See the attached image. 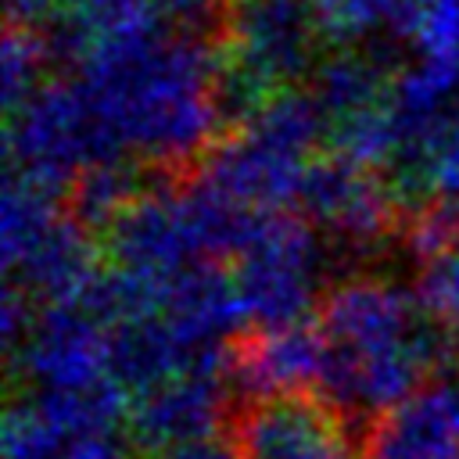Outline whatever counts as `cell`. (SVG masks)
Segmentation results:
<instances>
[{"instance_id": "d4e9b609", "label": "cell", "mask_w": 459, "mask_h": 459, "mask_svg": "<svg viewBox=\"0 0 459 459\" xmlns=\"http://www.w3.org/2000/svg\"><path fill=\"white\" fill-rule=\"evenodd\" d=\"M420 298L423 305L445 323V326H455L459 330V247L427 262L423 265V276H420Z\"/></svg>"}, {"instance_id": "7402d4cb", "label": "cell", "mask_w": 459, "mask_h": 459, "mask_svg": "<svg viewBox=\"0 0 459 459\" xmlns=\"http://www.w3.org/2000/svg\"><path fill=\"white\" fill-rule=\"evenodd\" d=\"M47 65H50L47 39L29 25H7L0 43V93H4L7 115L18 111L47 82L43 75Z\"/></svg>"}, {"instance_id": "5bb4252c", "label": "cell", "mask_w": 459, "mask_h": 459, "mask_svg": "<svg viewBox=\"0 0 459 459\" xmlns=\"http://www.w3.org/2000/svg\"><path fill=\"white\" fill-rule=\"evenodd\" d=\"M326 362L323 326L305 319L294 326L258 330L251 341L233 351V384L251 398H280V394H308L319 387Z\"/></svg>"}, {"instance_id": "3957f363", "label": "cell", "mask_w": 459, "mask_h": 459, "mask_svg": "<svg viewBox=\"0 0 459 459\" xmlns=\"http://www.w3.org/2000/svg\"><path fill=\"white\" fill-rule=\"evenodd\" d=\"M122 158L129 154L75 75L47 79L18 111L7 115V169L43 179L65 194L86 169Z\"/></svg>"}, {"instance_id": "ac0fdd59", "label": "cell", "mask_w": 459, "mask_h": 459, "mask_svg": "<svg viewBox=\"0 0 459 459\" xmlns=\"http://www.w3.org/2000/svg\"><path fill=\"white\" fill-rule=\"evenodd\" d=\"M308 79H312L308 93L319 100L330 126L380 108L391 93V75H387L384 54L362 50V47L333 50L330 57H323L316 65V72Z\"/></svg>"}, {"instance_id": "cb8c5ba5", "label": "cell", "mask_w": 459, "mask_h": 459, "mask_svg": "<svg viewBox=\"0 0 459 459\" xmlns=\"http://www.w3.org/2000/svg\"><path fill=\"white\" fill-rule=\"evenodd\" d=\"M409 247L427 265L448 251L459 247V204L455 201H434L416 212V222L409 230Z\"/></svg>"}, {"instance_id": "7c38bea8", "label": "cell", "mask_w": 459, "mask_h": 459, "mask_svg": "<svg viewBox=\"0 0 459 459\" xmlns=\"http://www.w3.org/2000/svg\"><path fill=\"white\" fill-rule=\"evenodd\" d=\"M118 427H100L79 412L29 394L4 416V459H133Z\"/></svg>"}, {"instance_id": "277c9868", "label": "cell", "mask_w": 459, "mask_h": 459, "mask_svg": "<svg viewBox=\"0 0 459 459\" xmlns=\"http://www.w3.org/2000/svg\"><path fill=\"white\" fill-rule=\"evenodd\" d=\"M247 323L258 330L294 326L312 316L323 280V244L308 219L269 212L233 269Z\"/></svg>"}, {"instance_id": "484cf974", "label": "cell", "mask_w": 459, "mask_h": 459, "mask_svg": "<svg viewBox=\"0 0 459 459\" xmlns=\"http://www.w3.org/2000/svg\"><path fill=\"white\" fill-rule=\"evenodd\" d=\"M158 14L165 22L169 32L179 36H208L212 29H219L226 22V7L230 0H154Z\"/></svg>"}, {"instance_id": "5b68a950", "label": "cell", "mask_w": 459, "mask_h": 459, "mask_svg": "<svg viewBox=\"0 0 459 459\" xmlns=\"http://www.w3.org/2000/svg\"><path fill=\"white\" fill-rule=\"evenodd\" d=\"M11 366L32 394L108 398L126 391L111 369V330L82 305H39L29 337L11 351Z\"/></svg>"}, {"instance_id": "e0dca14e", "label": "cell", "mask_w": 459, "mask_h": 459, "mask_svg": "<svg viewBox=\"0 0 459 459\" xmlns=\"http://www.w3.org/2000/svg\"><path fill=\"white\" fill-rule=\"evenodd\" d=\"M97 240L93 233L65 215L11 273L7 283L29 290L39 305H75L86 287L97 280Z\"/></svg>"}, {"instance_id": "52a82bcc", "label": "cell", "mask_w": 459, "mask_h": 459, "mask_svg": "<svg viewBox=\"0 0 459 459\" xmlns=\"http://www.w3.org/2000/svg\"><path fill=\"white\" fill-rule=\"evenodd\" d=\"M104 255L111 269L136 276L161 290L176 273L204 262V244L186 201V186H143L140 197L104 230Z\"/></svg>"}, {"instance_id": "8fae6325", "label": "cell", "mask_w": 459, "mask_h": 459, "mask_svg": "<svg viewBox=\"0 0 459 459\" xmlns=\"http://www.w3.org/2000/svg\"><path fill=\"white\" fill-rule=\"evenodd\" d=\"M308 161L312 158H301L258 136L255 129H237L230 140H222L208 154L201 179L247 208L287 212L290 204H298Z\"/></svg>"}, {"instance_id": "d6986e66", "label": "cell", "mask_w": 459, "mask_h": 459, "mask_svg": "<svg viewBox=\"0 0 459 459\" xmlns=\"http://www.w3.org/2000/svg\"><path fill=\"white\" fill-rule=\"evenodd\" d=\"M57 186L32 179L25 172L7 169L4 197H0V258L4 273H11L68 212L61 208Z\"/></svg>"}, {"instance_id": "9a60e30c", "label": "cell", "mask_w": 459, "mask_h": 459, "mask_svg": "<svg viewBox=\"0 0 459 459\" xmlns=\"http://www.w3.org/2000/svg\"><path fill=\"white\" fill-rule=\"evenodd\" d=\"M230 362H233L230 348H208V351L190 348L158 312L126 319L111 330V369H115V380L133 398L190 369L230 366Z\"/></svg>"}, {"instance_id": "83f0119b", "label": "cell", "mask_w": 459, "mask_h": 459, "mask_svg": "<svg viewBox=\"0 0 459 459\" xmlns=\"http://www.w3.org/2000/svg\"><path fill=\"white\" fill-rule=\"evenodd\" d=\"M151 459H237L233 445L219 441L215 434L212 437H201V441H186V445H176V448H165Z\"/></svg>"}, {"instance_id": "30bf717a", "label": "cell", "mask_w": 459, "mask_h": 459, "mask_svg": "<svg viewBox=\"0 0 459 459\" xmlns=\"http://www.w3.org/2000/svg\"><path fill=\"white\" fill-rule=\"evenodd\" d=\"M305 219L348 244H373L391 226V212L398 208L387 183L341 154H319L305 169V183L298 194Z\"/></svg>"}, {"instance_id": "9c48e42d", "label": "cell", "mask_w": 459, "mask_h": 459, "mask_svg": "<svg viewBox=\"0 0 459 459\" xmlns=\"http://www.w3.org/2000/svg\"><path fill=\"white\" fill-rule=\"evenodd\" d=\"M233 384V362L230 366H208V369H190L161 387H151L133 398L126 430L129 441L151 455L212 437L215 427L226 416Z\"/></svg>"}, {"instance_id": "ffe728a7", "label": "cell", "mask_w": 459, "mask_h": 459, "mask_svg": "<svg viewBox=\"0 0 459 459\" xmlns=\"http://www.w3.org/2000/svg\"><path fill=\"white\" fill-rule=\"evenodd\" d=\"M323 39L387 57V43H405L412 0H316Z\"/></svg>"}, {"instance_id": "8992f818", "label": "cell", "mask_w": 459, "mask_h": 459, "mask_svg": "<svg viewBox=\"0 0 459 459\" xmlns=\"http://www.w3.org/2000/svg\"><path fill=\"white\" fill-rule=\"evenodd\" d=\"M222 32V54L273 90H287L319 65L323 25L316 0H230Z\"/></svg>"}, {"instance_id": "ba28073f", "label": "cell", "mask_w": 459, "mask_h": 459, "mask_svg": "<svg viewBox=\"0 0 459 459\" xmlns=\"http://www.w3.org/2000/svg\"><path fill=\"white\" fill-rule=\"evenodd\" d=\"M326 398H255L233 420L237 459H359L355 441Z\"/></svg>"}, {"instance_id": "4316f807", "label": "cell", "mask_w": 459, "mask_h": 459, "mask_svg": "<svg viewBox=\"0 0 459 459\" xmlns=\"http://www.w3.org/2000/svg\"><path fill=\"white\" fill-rule=\"evenodd\" d=\"M430 190H434V201H455L459 204V108H455L452 126L445 129V136L434 151Z\"/></svg>"}, {"instance_id": "44dd1931", "label": "cell", "mask_w": 459, "mask_h": 459, "mask_svg": "<svg viewBox=\"0 0 459 459\" xmlns=\"http://www.w3.org/2000/svg\"><path fill=\"white\" fill-rule=\"evenodd\" d=\"M140 169L133 158L108 161L86 169L72 186H68V215L82 222L86 230H108L136 197H140Z\"/></svg>"}, {"instance_id": "6da1fadb", "label": "cell", "mask_w": 459, "mask_h": 459, "mask_svg": "<svg viewBox=\"0 0 459 459\" xmlns=\"http://www.w3.org/2000/svg\"><path fill=\"white\" fill-rule=\"evenodd\" d=\"M215 65L219 47L165 29L93 47L75 65V79L129 158L186 165L222 126L212 90Z\"/></svg>"}, {"instance_id": "2e32d148", "label": "cell", "mask_w": 459, "mask_h": 459, "mask_svg": "<svg viewBox=\"0 0 459 459\" xmlns=\"http://www.w3.org/2000/svg\"><path fill=\"white\" fill-rule=\"evenodd\" d=\"M369 459H459V380L427 384L384 412L369 434Z\"/></svg>"}, {"instance_id": "603a6c76", "label": "cell", "mask_w": 459, "mask_h": 459, "mask_svg": "<svg viewBox=\"0 0 459 459\" xmlns=\"http://www.w3.org/2000/svg\"><path fill=\"white\" fill-rule=\"evenodd\" d=\"M405 43L416 57L459 65V0H412Z\"/></svg>"}, {"instance_id": "7a4b0ae2", "label": "cell", "mask_w": 459, "mask_h": 459, "mask_svg": "<svg viewBox=\"0 0 459 459\" xmlns=\"http://www.w3.org/2000/svg\"><path fill=\"white\" fill-rule=\"evenodd\" d=\"M319 326L326 337L319 394L337 412L359 416H384L409 402L452 348L420 290L380 276L333 287Z\"/></svg>"}, {"instance_id": "4fadbf2b", "label": "cell", "mask_w": 459, "mask_h": 459, "mask_svg": "<svg viewBox=\"0 0 459 459\" xmlns=\"http://www.w3.org/2000/svg\"><path fill=\"white\" fill-rule=\"evenodd\" d=\"M158 316L190 348H230V337L247 326V312L230 269L212 258L176 273L158 290Z\"/></svg>"}]
</instances>
